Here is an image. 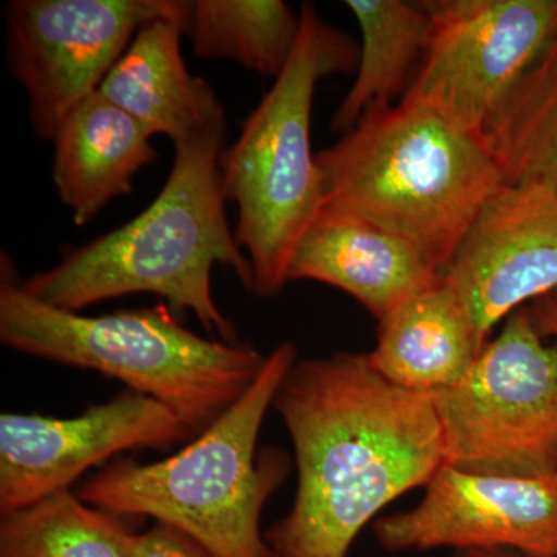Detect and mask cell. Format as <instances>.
<instances>
[{"mask_svg": "<svg viewBox=\"0 0 557 557\" xmlns=\"http://www.w3.org/2000/svg\"><path fill=\"white\" fill-rule=\"evenodd\" d=\"M299 32V13L282 0H193L185 35L201 60L233 61L277 78Z\"/></svg>", "mask_w": 557, "mask_h": 557, "instance_id": "obj_19", "label": "cell"}, {"mask_svg": "<svg viewBox=\"0 0 557 557\" xmlns=\"http://www.w3.org/2000/svg\"><path fill=\"white\" fill-rule=\"evenodd\" d=\"M317 163L322 209L410 242L442 273L504 185L483 137L408 97L369 112Z\"/></svg>", "mask_w": 557, "mask_h": 557, "instance_id": "obj_3", "label": "cell"}, {"mask_svg": "<svg viewBox=\"0 0 557 557\" xmlns=\"http://www.w3.org/2000/svg\"><path fill=\"white\" fill-rule=\"evenodd\" d=\"M373 534L391 553L511 549L557 557V472L511 478L443 465L420 504L376 520Z\"/></svg>", "mask_w": 557, "mask_h": 557, "instance_id": "obj_11", "label": "cell"}, {"mask_svg": "<svg viewBox=\"0 0 557 557\" xmlns=\"http://www.w3.org/2000/svg\"><path fill=\"white\" fill-rule=\"evenodd\" d=\"M132 534L121 516L61 491L0 516V557H129Z\"/></svg>", "mask_w": 557, "mask_h": 557, "instance_id": "obj_20", "label": "cell"}, {"mask_svg": "<svg viewBox=\"0 0 557 557\" xmlns=\"http://www.w3.org/2000/svg\"><path fill=\"white\" fill-rule=\"evenodd\" d=\"M504 183L557 196V32L483 132Z\"/></svg>", "mask_w": 557, "mask_h": 557, "instance_id": "obj_18", "label": "cell"}, {"mask_svg": "<svg viewBox=\"0 0 557 557\" xmlns=\"http://www.w3.org/2000/svg\"><path fill=\"white\" fill-rule=\"evenodd\" d=\"M432 38L403 97L483 137L557 32V0H424Z\"/></svg>", "mask_w": 557, "mask_h": 557, "instance_id": "obj_9", "label": "cell"}, {"mask_svg": "<svg viewBox=\"0 0 557 557\" xmlns=\"http://www.w3.org/2000/svg\"><path fill=\"white\" fill-rule=\"evenodd\" d=\"M196 438L182 418L148 395L127 391L76 417L0 416V516L70 486L129 450H168Z\"/></svg>", "mask_w": 557, "mask_h": 557, "instance_id": "obj_10", "label": "cell"}, {"mask_svg": "<svg viewBox=\"0 0 557 557\" xmlns=\"http://www.w3.org/2000/svg\"><path fill=\"white\" fill-rule=\"evenodd\" d=\"M431 397L448 467L511 478L556 474L557 343H544L527 307L505 319L463 379Z\"/></svg>", "mask_w": 557, "mask_h": 557, "instance_id": "obj_7", "label": "cell"}, {"mask_svg": "<svg viewBox=\"0 0 557 557\" xmlns=\"http://www.w3.org/2000/svg\"><path fill=\"white\" fill-rule=\"evenodd\" d=\"M346 7L361 28L362 46L357 78L332 120V131L343 135L369 112L394 106L432 38L424 2L347 0Z\"/></svg>", "mask_w": 557, "mask_h": 557, "instance_id": "obj_17", "label": "cell"}, {"mask_svg": "<svg viewBox=\"0 0 557 557\" xmlns=\"http://www.w3.org/2000/svg\"><path fill=\"white\" fill-rule=\"evenodd\" d=\"M0 341L30 357L97 370L174 410L197 435L258 379L267 355L251 344L203 338L166 306L86 317L25 292L2 263Z\"/></svg>", "mask_w": 557, "mask_h": 557, "instance_id": "obj_5", "label": "cell"}, {"mask_svg": "<svg viewBox=\"0 0 557 557\" xmlns=\"http://www.w3.org/2000/svg\"><path fill=\"white\" fill-rule=\"evenodd\" d=\"M186 25L171 17L143 25L100 87L152 137L164 135L174 146L225 129L218 95L186 67L182 53Z\"/></svg>", "mask_w": 557, "mask_h": 557, "instance_id": "obj_14", "label": "cell"}, {"mask_svg": "<svg viewBox=\"0 0 557 557\" xmlns=\"http://www.w3.org/2000/svg\"><path fill=\"white\" fill-rule=\"evenodd\" d=\"M454 557H527L511 549H463Z\"/></svg>", "mask_w": 557, "mask_h": 557, "instance_id": "obj_23", "label": "cell"}, {"mask_svg": "<svg viewBox=\"0 0 557 557\" xmlns=\"http://www.w3.org/2000/svg\"><path fill=\"white\" fill-rule=\"evenodd\" d=\"M483 347L467 307L442 277L381 319L368 355L391 383L431 395L463 379Z\"/></svg>", "mask_w": 557, "mask_h": 557, "instance_id": "obj_16", "label": "cell"}, {"mask_svg": "<svg viewBox=\"0 0 557 557\" xmlns=\"http://www.w3.org/2000/svg\"><path fill=\"white\" fill-rule=\"evenodd\" d=\"M443 273L410 242L346 212L322 209L300 240L288 281H314L357 299L376 321Z\"/></svg>", "mask_w": 557, "mask_h": 557, "instance_id": "obj_13", "label": "cell"}, {"mask_svg": "<svg viewBox=\"0 0 557 557\" xmlns=\"http://www.w3.org/2000/svg\"><path fill=\"white\" fill-rule=\"evenodd\" d=\"M487 343L502 319L557 288V196L504 185L472 223L443 273Z\"/></svg>", "mask_w": 557, "mask_h": 557, "instance_id": "obj_12", "label": "cell"}, {"mask_svg": "<svg viewBox=\"0 0 557 557\" xmlns=\"http://www.w3.org/2000/svg\"><path fill=\"white\" fill-rule=\"evenodd\" d=\"M300 32L287 67L222 153L223 188L237 209L234 234L251 263V293L276 296L288 284L300 240L324 207L311 150V112L319 81L347 73L357 51L347 36L302 3Z\"/></svg>", "mask_w": 557, "mask_h": 557, "instance_id": "obj_6", "label": "cell"}, {"mask_svg": "<svg viewBox=\"0 0 557 557\" xmlns=\"http://www.w3.org/2000/svg\"><path fill=\"white\" fill-rule=\"evenodd\" d=\"M225 129L175 145L157 199L126 225L72 249L51 269L21 282L33 298L75 311L129 295H156L174 313L190 311L215 339L237 330L212 295V269L228 267L251 292V263L226 219L222 160Z\"/></svg>", "mask_w": 557, "mask_h": 557, "instance_id": "obj_2", "label": "cell"}, {"mask_svg": "<svg viewBox=\"0 0 557 557\" xmlns=\"http://www.w3.org/2000/svg\"><path fill=\"white\" fill-rule=\"evenodd\" d=\"M296 362L295 343L278 344L244 397L185 448L153 463L115 461L87 480L78 496L124 519L177 528L211 557H276L260 519L288 478L289 458L284 450H258V442Z\"/></svg>", "mask_w": 557, "mask_h": 557, "instance_id": "obj_4", "label": "cell"}, {"mask_svg": "<svg viewBox=\"0 0 557 557\" xmlns=\"http://www.w3.org/2000/svg\"><path fill=\"white\" fill-rule=\"evenodd\" d=\"M273 409L298 469L292 508L265 533L276 557H348L370 520L445 465L431 395L391 383L368 354L296 362Z\"/></svg>", "mask_w": 557, "mask_h": 557, "instance_id": "obj_1", "label": "cell"}, {"mask_svg": "<svg viewBox=\"0 0 557 557\" xmlns=\"http://www.w3.org/2000/svg\"><path fill=\"white\" fill-rule=\"evenodd\" d=\"M527 310L544 338L557 341V288L528 304Z\"/></svg>", "mask_w": 557, "mask_h": 557, "instance_id": "obj_22", "label": "cell"}, {"mask_svg": "<svg viewBox=\"0 0 557 557\" xmlns=\"http://www.w3.org/2000/svg\"><path fill=\"white\" fill-rule=\"evenodd\" d=\"M186 0H11L7 60L28 98L39 138L53 141L81 102L100 90L143 25L160 17L188 24Z\"/></svg>", "mask_w": 557, "mask_h": 557, "instance_id": "obj_8", "label": "cell"}, {"mask_svg": "<svg viewBox=\"0 0 557 557\" xmlns=\"http://www.w3.org/2000/svg\"><path fill=\"white\" fill-rule=\"evenodd\" d=\"M129 557H211L207 549L177 528L156 522L131 536Z\"/></svg>", "mask_w": 557, "mask_h": 557, "instance_id": "obj_21", "label": "cell"}, {"mask_svg": "<svg viewBox=\"0 0 557 557\" xmlns=\"http://www.w3.org/2000/svg\"><path fill=\"white\" fill-rule=\"evenodd\" d=\"M150 138L100 90L70 113L53 138V185L76 225L132 193L135 175L157 159Z\"/></svg>", "mask_w": 557, "mask_h": 557, "instance_id": "obj_15", "label": "cell"}]
</instances>
